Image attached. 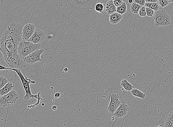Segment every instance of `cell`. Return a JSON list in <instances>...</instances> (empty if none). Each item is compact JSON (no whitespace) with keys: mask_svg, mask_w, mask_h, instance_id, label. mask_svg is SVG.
Instances as JSON below:
<instances>
[{"mask_svg":"<svg viewBox=\"0 0 173 127\" xmlns=\"http://www.w3.org/2000/svg\"><path fill=\"white\" fill-rule=\"evenodd\" d=\"M128 2L129 3L132 4L133 2V0H128Z\"/></svg>","mask_w":173,"mask_h":127,"instance_id":"d6a6232c","label":"cell"},{"mask_svg":"<svg viewBox=\"0 0 173 127\" xmlns=\"http://www.w3.org/2000/svg\"><path fill=\"white\" fill-rule=\"evenodd\" d=\"M170 3L173 2V0H169Z\"/></svg>","mask_w":173,"mask_h":127,"instance_id":"836d02e7","label":"cell"},{"mask_svg":"<svg viewBox=\"0 0 173 127\" xmlns=\"http://www.w3.org/2000/svg\"><path fill=\"white\" fill-rule=\"evenodd\" d=\"M121 86L123 87V89L128 92H131V91L135 87V86L128 82L126 79L122 80L121 81Z\"/></svg>","mask_w":173,"mask_h":127,"instance_id":"2e32d148","label":"cell"},{"mask_svg":"<svg viewBox=\"0 0 173 127\" xmlns=\"http://www.w3.org/2000/svg\"><path fill=\"white\" fill-rule=\"evenodd\" d=\"M123 2L122 0H113V3L116 8L120 6Z\"/></svg>","mask_w":173,"mask_h":127,"instance_id":"484cf974","label":"cell"},{"mask_svg":"<svg viewBox=\"0 0 173 127\" xmlns=\"http://www.w3.org/2000/svg\"><path fill=\"white\" fill-rule=\"evenodd\" d=\"M122 18V15L116 12L109 15V22L113 25H116L121 22Z\"/></svg>","mask_w":173,"mask_h":127,"instance_id":"7c38bea8","label":"cell"},{"mask_svg":"<svg viewBox=\"0 0 173 127\" xmlns=\"http://www.w3.org/2000/svg\"><path fill=\"white\" fill-rule=\"evenodd\" d=\"M138 14L141 17H145L147 16L146 8L145 6H142L138 11Z\"/></svg>","mask_w":173,"mask_h":127,"instance_id":"d4e9b609","label":"cell"},{"mask_svg":"<svg viewBox=\"0 0 173 127\" xmlns=\"http://www.w3.org/2000/svg\"><path fill=\"white\" fill-rule=\"evenodd\" d=\"M131 94L133 96L137 98H141V99H145L146 97V95L144 93L140 91L138 89H133L131 91Z\"/></svg>","mask_w":173,"mask_h":127,"instance_id":"e0dca14e","label":"cell"},{"mask_svg":"<svg viewBox=\"0 0 173 127\" xmlns=\"http://www.w3.org/2000/svg\"><path fill=\"white\" fill-rule=\"evenodd\" d=\"M104 7L102 2H99L96 4L95 6V10L97 12L103 14Z\"/></svg>","mask_w":173,"mask_h":127,"instance_id":"44dd1931","label":"cell"},{"mask_svg":"<svg viewBox=\"0 0 173 127\" xmlns=\"http://www.w3.org/2000/svg\"><path fill=\"white\" fill-rule=\"evenodd\" d=\"M158 3L161 8L166 7L170 3L169 0H158Z\"/></svg>","mask_w":173,"mask_h":127,"instance_id":"603a6c76","label":"cell"},{"mask_svg":"<svg viewBox=\"0 0 173 127\" xmlns=\"http://www.w3.org/2000/svg\"><path fill=\"white\" fill-rule=\"evenodd\" d=\"M98 0H66L72 8L79 12H87L93 9Z\"/></svg>","mask_w":173,"mask_h":127,"instance_id":"3957f363","label":"cell"},{"mask_svg":"<svg viewBox=\"0 0 173 127\" xmlns=\"http://www.w3.org/2000/svg\"><path fill=\"white\" fill-rule=\"evenodd\" d=\"M1 95H0V97H1Z\"/></svg>","mask_w":173,"mask_h":127,"instance_id":"e575fe53","label":"cell"},{"mask_svg":"<svg viewBox=\"0 0 173 127\" xmlns=\"http://www.w3.org/2000/svg\"><path fill=\"white\" fill-rule=\"evenodd\" d=\"M18 97L16 91L13 89L9 93L0 97V107H6L13 105L16 102Z\"/></svg>","mask_w":173,"mask_h":127,"instance_id":"8992f818","label":"cell"},{"mask_svg":"<svg viewBox=\"0 0 173 127\" xmlns=\"http://www.w3.org/2000/svg\"><path fill=\"white\" fill-rule=\"evenodd\" d=\"M130 110L129 107L124 101H122L113 115L117 118H122L127 115Z\"/></svg>","mask_w":173,"mask_h":127,"instance_id":"8fae6325","label":"cell"},{"mask_svg":"<svg viewBox=\"0 0 173 127\" xmlns=\"http://www.w3.org/2000/svg\"><path fill=\"white\" fill-rule=\"evenodd\" d=\"M165 127H173V111L164 117Z\"/></svg>","mask_w":173,"mask_h":127,"instance_id":"9a60e30c","label":"cell"},{"mask_svg":"<svg viewBox=\"0 0 173 127\" xmlns=\"http://www.w3.org/2000/svg\"><path fill=\"white\" fill-rule=\"evenodd\" d=\"M14 86L11 82H8L2 89H0V95L1 96L6 95L12 91Z\"/></svg>","mask_w":173,"mask_h":127,"instance_id":"5bb4252c","label":"cell"},{"mask_svg":"<svg viewBox=\"0 0 173 127\" xmlns=\"http://www.w3.org/2000/svg\"><path fill=\"white\" fill-rule=\"evenodd\" d=\"M52 109L53 110L55 111L57 109V107L56 105H53L52 107Z\"/></svg>","mask_w":173,"mask_h":127,"instance_id":"4dcf8cb0","label":"cell"},{"mask_svg":"<svg viewBox=\"0 0 173 127\" xmlns=\"http://www.w3.org/2000/svg\"><path fill=\"white\" fill-rule=\"evenodd\" d=\"M145 2L149 3H156L158 2V0H145Z\"/></svg>","mask_w":173,"mask_h":127,"instance_id":"f1b7e54d","label":"cell"},{"mask_svg":"<svg viewBox=\"0 0 173 127\" xmlns=\"http://www.w3.org/2000/svg\"><path fill=\"white\" fill-rule=\"evenodd\" d=\"M134 2L139 4L142 6H145V0H134Z\"/></svg>","mask_w":173,"mask_h":127,"instance_id":"4316f807","label":"cell"},{"mask_svg":"<svg viewBox=\"0 0 173 127\" xmlns=\"http://www.w3.org/2000/svg\"><path fill=\"white\" fill-rule=\"evenodd\" d=\"M142 7V6L136 3L135 2L133 3L130 6L131 12L135 15H137L138 14V11Z\"/></svg>","mask_w":173,"mask_h":127,"instance_id":"d6986e66","label":"cell"},{"mask_svg":"<svg viewBox=\"0 0 173 127\" xmlns=\"http://www.w3.org/2000/svg\"><path fill=\"white\" fill-rule=\"evenodd\" d=\"M153 20L155 21V26L157 27H167L171 24V17L164 10L155 13Z\"/></svg>","mask_w":173,"mask_h":127,"instance_id":"5b68a950","label":"cell"},{"mask_svg":"<svg viewBox=\"0 0 173 127\" xmlns=\"http://www.w3.org/2000/svg\"><path fill=\"white\" fill-rule=\"evenodd\" d=\"M45 33L39 29H35L34 33L29 38V41L35 44H41L45 38Z\"/></svg>","mask_w":173,"mask_h":127,"instance_id":"30bf717a","label":"cell"},{"mask_svg":"<svg viewBox=\"0 0 173 127\" xmlns=\"http://www.w3.org/2000/svg\"><path fill=\"white\" fill-rule=\"evenodd\" d=\"M119 94H113L110 95L111 101L107 108L109 113L113 114L121 105Z\"/></svg>","mask_w":173,"mask_h":127,"instance_id":"ba28073f","label":"cell"},{"mask_svg":"<svg viewBox=\"0 0 173 127\" xmlns=\"http://www.w3.org/2000/svg\"><path fill=\"white\" fill-rule=\"evenodd\" d=\"M35 29V26L32 24H27L23 26L22 32L23 40L29 41V38L34 33Z\"/></svg>","mask_w":173,"mask_h":127,"instance_id":"9c48e42d","label":"cell"},{"mask_svg":"<svg viewBox=\"0 0 173 127\" xmlns=\"http://www.w3.org/2000/svg\"><path fill=\"white\" fill-rule=\"evenodd\" d=\"M41 44H35L31 41L23 40L20 42L18 46L20 57L23 59L31 53L37 50L41 49Z\"/></svg>","mask_w":173,"mask_h":127,"instance_id":"277c9868","label":"cell"},{"mask_svg":"<svg viewBox=\"0 0 173 127\" xmlns=\"http://www.w3.org/2000/svg\"><path fill=\"white\" fill-rule=\"evenodd\" d=\"M60 93H57L55 94L54 98H60Z\"/></svg>","mask_w":173,"mask_h":127,"instance_id":"f546056e","label":"cell"},{"mask_svg":"<svg viewBox=\"0 0 173 127\" xmlns=\"http://www.w3.org/2000/svg\"><path fill=\"white\" fill-rule=\"evenodd\" d=\"M11 70L15 72L21 79L23 87L26 93V95L23 97L24 99L26 101H28L31 98H35L39 102H40V100H43V98H41L40 97V94H39L40 93L35 95H33L31 93L30 87V84H35V81L31 80L30 78H28L27 77L24 76L21 73V70L19 69L11 68Z\"/></svg>","mask_w":173,"mask_h":127,"instance_id":"7a4b0ae2","label":"cell"},{"mask_svg":"<svg viewBox=\"0 0 173 127\" xmlns=\"http://www.w3.org/2000/svg\"><path fill=\"white\" fill-rule=\"evenodd\" d=\"M106 11L108 15H110L116 12V7L115 6L112 0H109L106 2Z\"/></svg>","mask_w":173,"mask_h":127,"instance_id":"4fadbf2b","label":"cell"},{"mask_svg":"<svg viewBox=\"0 0 173 127\" xmlns=\"http://www.w3.org/2000/svg\"><path fill=\"white\" fill-rule=\"evenodd\" d=\"M145 6L154 10L155 11H158L160 8V5L157 3L145 2Z\"/></svg>","mask_w":173,"mask_h":127,"instance_id":"ffe728a7","label":"cell"},{"mask_svg":"<svg viewBox=\"0 0 173 127\" xmlns=\"http://www.w3.org/2000/svg\"><path fill=\"white\" fill-rule=\"evenodd\" d=\"M8 80L5 77L0 75V89H2L8 83Z\"/></svg>","mask_w":173,"mask_h":127,"instance_id":"7402d4cb","label":"cell"},{"mask_svg":"<svg viewBox=\"0 0 173 127\" xmlns=\"http://www.w3.org/2000/svg\"><path fill=\"white\" fill-rule=\"evenodd\" d=\"M23 28L21 24L13 22L0 39V51L6 62L11 68L26 67L25 62L20 57L18 51L20 42L23 41Z\"/></svg>","mask_w":173,"mask_h":127,"instance_id":"6da1fadb","label":"cell"},{"mask_svg":"<svg viewBox=\"0 0 173 127\" xmlns=\"http://www.w3.org/2000/svg\"><path fill=\"white\" fill-rule=\"evenodd\" d=\"M11 70V68H6V67L4 66L0 65V70Z\"/></svg>","mask_w":173,"mask_h":127,"instance_id":"83f0119b","label":"cell"},{"mask_svg":"<svg viewBox=\"0 0 173 127\" xmlns=\"http://www.w3.org/2000/svg\"><path fill=\"white\" fill-rule=\"evenodd\" d=\"M44 50L41 49L37 50L24 58V62L26 63L33 65L37 62L41 61V55L44 52Z\"/></svg>","mask_w":173,"mask_h":127,"instance_id":"52a82bcc","label":"cell"},{"mask_svg":"<svg viewBox=\"0 0 173 127\" xmlns=\"http://www.w3.org/2000/svg\"><path fill=\"white\" fill-rule=\"evenodd\" d=\"M127 11V6L125 2H123L120 6L116 8V12L122 15L126 13Z\"/></svg>","mask_w":173,"mask_h":127,"instance_id":"ac0fdd59","label":"cell"},{"mask_svg":"<svg viewBox=\"0 0 173 127\" xmlns=\"http://www.w3.org/2000/svg\"><path fill=\"white\" fill-rule=\"evenodd\" d=\"M145 8H146L147 16L150 17H153L155 15V11L148 7H145Z\"/></svg>","mask_w":173,"mask_h":127,"instance_id":"cb8c5ba5","label":"cell"},{"mask_svg":"<svg viewBox=\"0 0 173 127\" xmlns=\"http://www.w3.org/2000/svg\"><path fill=\"white\" fill-rule=\"evenodd\" d=\"M64 71L65 72H67L68 71V68H64Z\"/></svg>","mask_w":173,"mask_h":127,"instance_id":"1f68e13d","label":"cell"}]
</instances>
